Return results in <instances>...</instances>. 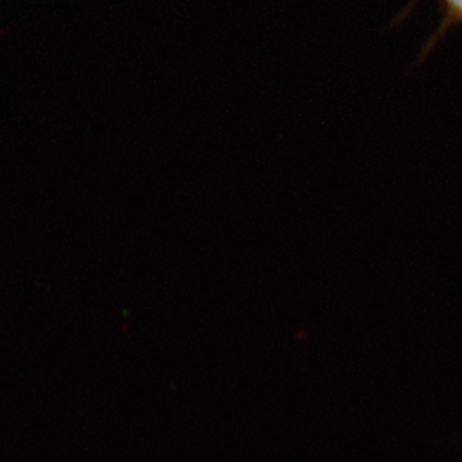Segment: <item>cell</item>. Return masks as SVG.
<instances>
[{"label":"cell","instance_id":"cell-1","mask_svg":"<svg viewBox=\"0 0 462 462\" xmlns=\"http://www.w3.org/2000/svg\"><path fill=\"white\" fill-rule=\"evenodd\" d=\"M446 3L448 5L449 11H452V14L462 17V0H446Z\"/></svg>","mask_w":462,"mask_h":462}]
</instances>
